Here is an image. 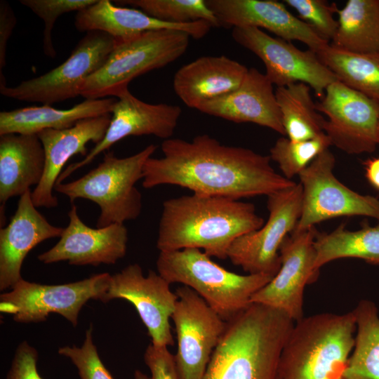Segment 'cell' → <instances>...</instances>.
<instances>
[{"label": "cell", "mask_w": 379, "mask_h": 379, "mask_svg": "<svg viewBox=\"0 0 379 379\" xmlns=\"http://www.w3.org/2000/svg\"><path fill=\"white\" fill-rule=\"evenodd\" d=\"M161 158L149 157L143 168L142 187L162 185L187 188L194 194L239 200L266 195L296 184L274 171L269 155L227 146L207 134L191 141H163Z\"/></svg>", "instance_id": "6da1fadb"}, {"label": "cell", "mask_w": 379, "mask_h": 379, "mask_svg": "<svg viewBox=\"0 0 379 379\" xmlns=\"http://www.w3.org/2000/svg\"><path fill=\"white\" fill-rule=\"evenodd\" d=\"M264 223L251 203L194 193L171 198L163 203L157 248L160 252L198 248L225 259L237 238Z\"/></svg>", "instance_id": "7a4b0ae2"}, {"label": "cell", "mask_w": 379, "mask_h": 379, "mask_svg": "<svg viewBox=\"0 0 379 379\" xmlns=\"http://www.w3.org/2000/svg\"><path fill=\"white\" fill-rule=\"evenodd\" d=\"M295 321L284 312L251 303L227 321L203 379H277Z\"/></svg>", "instance_id": "3957f363"}, {"label": "cell", "mask_w": 379, "mask_h": 379, "mask_svg": "<svg viewBox=\"0 0 379 379\" xmlns=\"http://www.w3.org/2000/svg\"><path fill=\"white\" fill-rule=\"evenodd\" d=\"M356 330L353 311L295 322L281 353L277 379H344Z\"/></svg>", "instance_id": "277c9868"}, {"label": "cell", "mask_w": 379, "mask_h": 379, "mask_svg": "<svg viewBox=\"0 0 379 379\" xmlns=\"http://www.w3.org/2000/svg\"><path fill=\"white\" fill-rule=\"evenodd\" d=\"M156 265L169 284L191 288L225 321L247 307L253 295L274 277L232 272L198 248L161 251Z\"/></svg>", "instance_id": "5b68a950"}, {"label": "cell", "mask_w": 379, "mask_h": 379, "mask_svg": "<svg viewBox=\"0 0 379 379\" xmlns=\"http://www.w3.org/2000/svg\"><path fill=\"white\" fill-rule=\"evenodd\" d=\"M157 148L151 144L124 158L109 151L95 168L74 181L55 184L54 190L72 202L84 199L95 203L100 209L96 227L135 220L142 206L135 184L142 179L145 164Z\"/></svg>", "instance_id": "8992f818"}, {"label": "cell", "mask_w": 379, "mask_h": 379, "mask_svg": "<svg viewBox=\"0 0 379 379\" xmlns=\"http://www.w3.org/2000/svg\"><path fill=\"white\" fill-rule=\"evenodd\" d=\"M191 36L175 29L144 32L116 41L103 65L84 81L80 95L86 99L117 98L135 78L164 67L182 56Z\"/></svg>", "instance_id": "52a82bcc"}, {"label": "cell", "mask_w": 379, "mask_h": 379, "mask_svg": "<svg viewBox=\"0 0 379 379\" xmlns=\"http://www.w3.org/2000/svg\"><path fill=\"white\" fill-rule=\"evenodd\" d=\"M335 158L328 149L300 174L302 207L293 232L308 230L324 220L364 216L379 222V199L350 189L333 174Z\"/></svg>", "instance_id": "ba28073f"}, {"label": "cell", "mask_w": 379, "mask_h": 379, "mask_svg": "<svg viewBox=\"0 0 379 379\" xmlns=\"http://www.w3.org/2000/svg\"><path fill=\"white\" fill-rule=\"evenodd\" d=\"M115 44V39L105 32H88L62 64L17 86L0 87V93L13 100L49 105L74 98L80 95L84 81L103 65Z\"/></svg>", "instance_id": "9c48e42d"}, {"label": "cell", "mask_w": 379, "mask_h": 379, "mask_svg": "<svg viewBox=\"0 0 379 379\" xmlns=\"http://www.w3.org/2000/svg\"><path fill=\"white\" fill-rule=\"evenodd\" d=\"M267 222L237 238L228 250L227 258L248 274L274 276L281 267L280 246L293 232L300 216V183L267 196Z\"/></svg>", "instance_id": "30bf717a"}, {"label": "cell", "mask_w": 379, "mask_h": 379, "mask_svg": "<svg viewBox=\"0 0 379 379\" xmlns=\"http://www.w3.org/2000/svg\"><path fill=\"white\" fill-rule=\"evenodd\" d=\"M172 314L178 340L174 355L179 379H203L211 355L227 326L191 288L182 286Z\"/></svg>", "instance_id": "8fae6325"}, {"label": "cell", "mask_w": 379, "mask_h": 379, "mask_svg": "<svg viewBox=\"0 0 379 379\" xmlns=\"http://www.w3.org/2000/svg\"><path fill=\"white\" fill-rule=\"evenodd\" d=\"M315 105L327 117L324 132L331 145L354 155L375 150L378 146L379 101L337 81L326 88Z\"/></svg>", "instance_id": "7c38bea8"}, {"label": "cell", "mask_w": 379, "mask_h": 379, "mask_svg": "<svg viewBox=\"0 0 379 379\" xmlns=\"http://www.w3.org/2000/svg\"><path fill=\"white\" fill-rule=\"evenodd\" d=\"M232 36L262 61L266 69L265 74L277 87L301 82L323 98L326 88L338 81L310 49L302 51L291 41L272 37L255 27H234Z\"/></svg>", "instance_id": "4fadbf2b"}, {"label": "cell", "mask_w": 379, "mask_h": 379, "mask_svg": "<svg viewBox=\"0 0 379 379\" xmlns=\"http://www.w3.org/2000/svg\"><path fill=\"white\" fill-rule=\"evenodd\" d=\"M110 279L111 274L104 272L72 283L48 285L22 278L9 292L1 294L0 300L16 306L13 319L17 322H41L55 313L77 326L79 312L88 300L102 302Z\"/></svg>", "instance_id": "5bb4252c"}, {"label": "cell", "mask_w": 379, "mask_h": 379, "mask_svg": "<svg viewBox=\"0 0 379 379\" xmlns=\"http://www.w3.org/2000/svg\"><path fill=\"white\" fill-rule=\"evenodd\" d=\"M170 285L158 272L149 270L145 276L140 265L131 264L111 275L102 302L118 298L128 301L138 312L154 345H173L169 320L178 296Z\"/></svg>", "instance_id": "9a60e30c"}, {"label": "cell", "mask_w": 379, "mask_h": 379, "mask_svg": "<svg viewBox=\"0 0 379 379\" xmlns=\"http://www.w3.org/2000/svg\"><path fill=\"white\" fill-rule=\"evenodd\" d=\"M317 233L313 227L293 232L285 238L279 248V270L269 283L253 295L251 303L281 310L295 322L304 317L305 287L319 277L314 271Z\"/></svg>", "instance_id": "2e32d148"}, {"label": "cell", "mask_w": 379, "mask_h": 379, "mask_svg": "<svg viewBox=\"0 0 379 379\" xmlns=\"http://www.w3.org/2000/svg\"><path fill=\"white\" fill-rule=\"evenodd\" d=\"M182 113L178 105L151 104L135 97L129 90L117 98L112 111V119L104 138L81 161L69 165L60 175L61 183L77 170L91 163L96 157L119 140L128 136L152 135L171 138Z\"/></svg>", "instance_id": "e0dca14e"}, {"label": "cell", "mask_w": 379, "mask_h": 379, "mask_svg": "<svg viewBox=\"0 0 379 379\" xmlns=\"http://www.w3.org/2000/svg\"><path fill=\"white\" fill-rule=\"evenodd\" d=\"M69 223L59 241L37 259L44 264L67 261L69 265L98 266L114 265L127 251L128 230L124 224L91 227L80 218L72 204L68 212Z\"/></svg>", "instance_id": "ac0fdd59"}, {"label": "cell", "mask_w": 379, "mask_h": 379, "mask_svg": "<svg viewBox=\"0 0 379 379\" xmlns=\"http://www.w3.org/2000/svg\"><path fill=\"white\" fill-rule=\"evenodd\" d=\"M205 1L220 27L262 28L284 40L299 41L316 53L330 44L293 15L284 2L276 0Z\"/></svg>", "instance_id": "d6986e66"}, {"label": "cell", "mask_w": 379, "mask_h": 379, "mask_svg": "<svg viewBox=\"0 0 379 379\" xmlns=\"http://www.w3.org/2000/svg\"><path fill=\"white\" fill-rule=\"evenodd\" d=\"M112 119L111 114L85 119L73 126L61 129H46L37 135L45 151V168L40 183L32 191L36 208H51L58 205L53 190L66 163L74 155L86 157L89 142L95 145L105 137Z\"/></svg>", "instance_id": "ffe728a7"}, {"label": "cell", "mask_w": 379, "mask_h": 379, "mask_svg": "<svg viewBox=\"0 0 379 379\" xmlns=\"http://www.w3.org/2000/svg\"><path fill=\"white\" fill-rule=\"evenodd\" d=\"M63 230L36 209L32 190L20 196L10 222L0 229V291L11 288L22 278V265L32 249L47 239L60 237Z\"/></svg>", "instance_id": "44dd1931"}, {"label": "cell", "mask_w": 379, "mask_h": 379, "mask_svg": "<svg viewBox=\"0 0 379 379\" xmlns=\"http://www.w3.org/2000/svg\"><path fill=\"white\" fill-rule=\"evenodd\" d=\"M273 86L253 67L237 89L204 102L197 110L236 123H253L285 135Z\"/></svg>", "instance_id": "7402d4cb"}, {"label": "cell", "mask_w": 379, "mask_h": 379, "mask_svg": "<svg viewBox=\"0 0 379 379\" xmlns=\"http://www.w3.org/2000/svg\"><path fill=\"white\" fill-rule=\"evenodd\" d=\"M74 26L81 32H105L116 41L128 40L144 32L159 29L180 30L193 39H199L213 27L204 20L185 24L163 22L139 9L117 6L109 0H97L95 4L77 12Z\"/></svg>", "instance_id": "603a6c76"}, {"label": "cell", "mask_w": 379, "mask_h": 379, "mask_svg": "<svg viewBox=\"0 0 379 379\" xmlns=\"http://www.w3.org/2000/svg\"><path fill=\"white\" fill-rule=\"evenodd\" d=\"M248 70L223 55L200 57L175 72L173 90L185 105L197 109L204 102L237 89Z\"/></svg>", "instance_id": "cb8c5ba5"}, {"label": "cell", "mask_w": 379, "mask_h": 379, "mask_svg": "<svg viewBox=\"0 0 379 379\" xmlns=\"http://www.w3.org/2000/svg\"><path fill=\"white\" fill-rule=\"evenodd\" d=\"M45 160L44 148L37 134L0 135L1 208L11 198L20 197L40 183Z\"/></svg>", "instance_id": "d4e9b609"}, {"label": "cell", "mask_w": 379, "mask_h": 379, "mask_svg": "<svg viewBox=\"0 0 379 379\" xmlns=\"http://www.w3.org/2000/svg\"><path fill=\"white\" fill-rule=\"evenodd\" d=\"M117 98L85 99L69 109L49 105L29 106L0 112V135L38 134L46 129L61 130L91 117L112 114Z\"/></svg>", "instance_id": "484cf974"}, {"label": "cell", "mask_w": 379, "mask_h": 379, "mask_svg": "<svg viewBox=\"0 0 379 379\" xmlns=\"http://www.w3.org/2000/svg\"><path fill=\"white\" fill-rule=\"evenodd\" d=\"M332 46L357 53H379V0H348L336 11Z\"/></svg>", "instance_id": "4316f807"}, {"label": "cell", "mask_w": 379, "mask_h": 379, "mask_svg": "<svg viewBox=\"0 0 379 379\" xmlns=\"http://www.w3.org/2000/svg\"><path fill=\"white\" fill-rule=\"evenodd\" d=\"M314 248V271L317 275L323 265L340 258H359L379 265V222L374 226L363 223L355 231L348 230L341 224L329 233L317 232Z\"/></svg>", "instance_id": "83f0119b"}, {"label": "cell", "mask_w": 379, "mask_h": 379, "mask_svg": "<svg viewBox=\"0 0 379 379\" xmlns=\"http://www.w3.org/2000/svg\"><path fill=\"white\" fill-rule=\"evenodd\" d=\"M310 91L301 82L275 89L285 135L291 140H307L324 133L326 119L317 110Z\"/></svg>", "instance_id": "f1b7e54d"}, {"label": "cell", "mask_w": 379, "mask_h": 379, "mask_svg": "<svg viewBox=\"0 0 379 379\" xmlns=\"http://www.w3.org/2000/svg\"><path fill=\"white\" fill-rule=\"evenodd\" d=\"M357 330L344 379H379V316L375 304L359 302L352 310Z\"/></svg>", "instance_id": "f546056e"}, {"label": "cell", "mask_w": 379, "mask_h": 379, "mask_svg": "<svg viewBox=\"0 0 379 379\" xmlns=\"http://www.w3.org/2000/svg\"><path fill=\"white\" fill-rule=\"evenodd\" d=\"M317 55L339 81L379 101V53H352L329 44Z\"/></svg>", "instance_id": "4dcf8cb0"}, {"label": "cell", "mask_w": 379, "mask_h": 379, "mask_svg": "<svg viewBox=\"0 0 379 379\" xmlns=\"http://www.w3.org/2000/svg\"><path fill=\"white\" fill-rule=\"evenodd\" d=\"M114 2L131 6L166 22L185 24L204 20L212 27H220L205 0H121Z\"/></svg>", "instance_id": "1f68e13d"}, {"label": "cell", "mask_w": 379, "mask_h": 379, "mask_svg": "<svg viewBox=\"0 0 379 379\" xmlns=\"http://www.w3.org/2000/svg\"><path fill=\"white\" fill-rule=\"evenodd\" d=\"M331 146L330 140L323 134L307 140L293 141L287 137L279 138L270 149L271 161L276 162L283 176L291 180L306 168L321 153Z\"/></svg>", "instance_id": "d6a6232c"}, {"label": "cell", "mask_w": 379, "mask_h": 379, "mask_svg": "<svg viewBox=\"0 0 379 379\" xmlns=\"http://www.w3.org/2000/svg\"><path fill=\"white\" fill-rule=\"evenodd\" d=\"M96 1L97 0H20V3L44 21L43 51L46 56L55 58L56 51L52 39V32L57 19L67 13H77Z\"/></svg>", "instance_id": "836d02e7"}, {"label": "cell", "mask_w": 379, "mask_h": 379, "mask_svg": "<svg viewBox=\"0 0 379 379\" xmlns=\"http://www.w3.org/2000/svg\"><path fill=\"white\" fill-rule=\"evenodd\" d=\"M286 5L293 8L298 18L310 26L323 39L330 43L338 27V20L333 17L338 6L324 0H284Z\"/></svg>", "instance_id": "e575fe53"}, {"label": "cell", "mask_w": 379, "mask_h": 379, "mask_svg": "<svg viewBox=\"0 0 379 379\" xmlns=\"http://www.w3.org/2000/svg\"><path fill=\"white\" fill-rule=\"evenodd\" d=\"M58 354L72 361L81 379H114L99 357L93 343L92 326L86 331L81 347H62L58 349Z\"/></svg>", "instance_id": "d590c367"}, {"label": "cell", "mask_w": 379, "mask_h": 379, "mask_svg": "<svg viewBox=\"0 0 379 379\" xmlns=\"http://www.w3.org/2000/svg\"><path fill=\"white\" fill-rule=\"evenodd\" d=\"M144 361L150 371V379H179L174 355L168 347L149 344L145 352Z\"/></svg>", "instance_id": "8d00e7d4"}, {"label": "cell", "mask_w": 379, "mask_h": 379, "mask_svg": "<svg viewBox=\"0 0 379 379\" xmlns=\"http://www.w3.org/2000/svg\"><path fill=\"white\" fill-rule=\"evenodd\" d=\"M38 352L27 341L17 347L6 379H44L37 368Z\"/></svg>", "instance_id": "74e56055"}, {"label": "cell", "mask_w": 379, "mask_h": 379, "mask_svg": "<svg viewBox=\"0 0 379 379\" xmlns=\"http://www.w3.org/2000/svg\"><path fill=\"white\" fill-rule=\"evenodd\" d=\"M17 22L14 11L6 1H0V87L6 86L3 70L6 66V55L8 40Z\"/></svg>", "instance_id": "f35d334b"}, {"label": "cell", "mask_w": 379, "mask_h": 379, "mask_svg": "<svg viewBox=\"0 0 379 379\" xmlns=\"http://www.w3.org/2000/svg\"><path fill=\"white\" fill-rule=\"evenodd\" d=\"M363 165L366 180L379 192V157L368 159L364 161Z\"/></svg>", "instance_id": "ab89813d"}, {"label": "cell", "mask_w": 379, "mask_h": 379, "mask_svg": "<svg viewBox=\"0 0 379 379\" xmlns=\"http://www.w3.org/2000/svg\"><path fill=\"white\" fill-rule=\"evenodd\" d=\"M134 379H150L145 373H143L140 370H136L134 373Z\"/></svg>", "instance_id": "60d3db41"}, {"label": "cell", "mask_w": 379, "mask_h": 379, "mask_svg": "<svg viewBox=\"0 0 379 379\" xmlns=\"http://www.w3.org/2000/svg\"><path fill=\"white\" fill-rule=\"evenodd\" d=\"M378 146H379V127H378Z\"/></svg>", "instance_id": "b9f144b4"}]
</instances>
